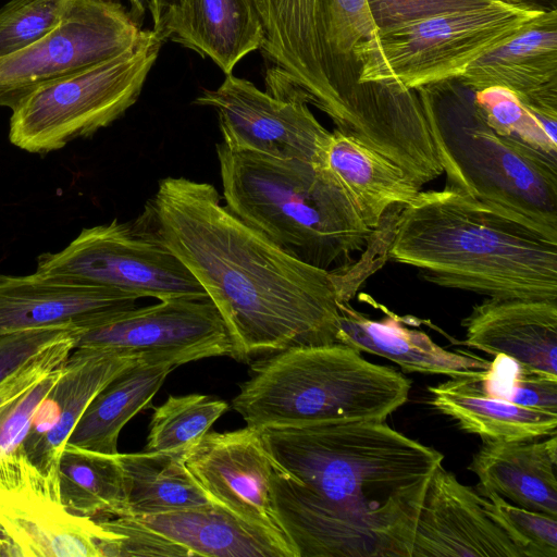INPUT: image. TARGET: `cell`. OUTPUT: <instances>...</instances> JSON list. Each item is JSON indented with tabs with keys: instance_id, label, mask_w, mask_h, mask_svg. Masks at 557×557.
Wrapping results in <instances>:
<instances>
[{
	"instance_id": "cell-17",
	"label": "cell",
	"mask_w": 557,
	"mask_h": 557,
	"mask_svg": "<svg viewBox=\"0 0 557 557\" xmlns=\"http://www.w3.org/2000/svg\"><path fill=\"white\" fill-rule=\"evenodd\" d=\"M139 360L144 359L113 350L74 348L37 408L21 451L42 472H58L63 447L88 405Z\"/></svg>"
},
{
	"instance_id": "cell-37",
	"label": "cell",
	"mask_w": 557,
	"mask_h": 557,
	"mask_svg": "<svg viewBox=\"0 0 557 557\" xmlns=\"http://www.w3.org/2000/svg\"><path fill=\"white\" fill-rule=\"evenodd\" d=\"M63 364L49 372L0 410V458L21 450L35 412L59 379Z\"/></svg>"
},
{
	"instance_id": "cell-25",
	"label": "cell",
	"mask_w": 557,
	"mask_h": 557,
	"mask_svg": "<svg viewBox=\"0 0 557 557\" xmlns=\"http://www.w3.org/2000/svg\"><path fill=\"white\" fill-rule=\"evenodd\" d=\"M324 163L371 231H376L389 212L410 203L422 190L396 163L336 129L329 137Z\"/></svg>"
},
{
	"instance_id": "cell-18",
	"label": "cell",
	"mask_w": 557,
	"mask_h": 557,
	"mask_svg": "<svg viewBox=\"0 0 557 557\" xmlns=\"http://www.w3.org/2000/svg\"><path fill=\"white\" fill-rule=\"evenodd\" d=\"M458 79L472 91L504 87L535 110L557 115V10L536 13Z\"/></svg>"
},
{
	"instance_id": "cell-38",
	"label": "cell",
	"mask_w": 557,
	"mask_h": 557,
	"mask_svg": "<svg viewBox=\"0 0 557 557\" xmlns=\"http://www.w3.org/2000/svg\"><path fill=\"white\" fill-rule=\"evenodd\" d=\"M74 324L0 333V384L50 346L73 335Z\"/></svg>"
},
{
	"instance_id": "cell-16",
	"label": "cell",
	"mask_w": 557,
	"mask_h": 557,
	"mask_svg": "<svg viewBox=\"0 0 557 557\" xmlns=\"http://www.w3.org/2000/svg\"><path fill=\"white\" fill-rule=\"evenodd\" d=\"M411 557H522L484 507V497L441 466L417 521Z\"/></svg>"
},
{
	"instance_id": "cell-14",
	"label": "cell",
	"mask_w": 557,
	"mask_h": 557,
	"mask_svg": "<svg viewBox=\"0 0 557 557\" xmlns=\"http://www.w3.org/2000/svg\"><path fill=\"white\" fill-rule=\"evenodd\" d=\"M194 102L215 110L222 143L233 150L281 160L324 161L331 132L301 100L262 91L232 73Z\"/></svg>"
},
{
	"instance_id": "cell-6",
	"label": "cell",
	"mask_w": 557,
	"mask_h": 557,
	"mask_svg": "<svg viewBox=\"0 0 557 557\" xmlns=\"http://www.w3.org/2000/svg\"><path fill=\"white\" fill-rule=\"evenodd\" d=\"M410 388L400 372L337 342L256 360L232 406L256 429L385 421L408 400Z\"/></svg>"
},
{
	"instance_id": "cell-1",
	"label": "cell",
	"mask_w": 557,
	"mask_h": 557,
	"mask_svg": "<svg viewBox=\"0 0 557 557\" xmlns=\"http://www.w3.org/2000/svg\"><path fill=\"white\" fill-rule=\"evenodd\" d=\"M259 430L276 512L297 557H411L442 453L385 421Z\"/></svg>"
},
{
	"instance_id": "cell-11",
	"label": "cell",
	"mask_w": 557,
	"mask_h": 557,
	"mask_svg": "<svg viewBox=\"0 0 557 557\" xmlns=\"http://www.w3.org/2000/svg\"><path fill=\"white\" fill-rule=\"evenodd\" d=\"M148 30L119 1L76 0L47 35L0 58V108L13 109L42 84L133 49Z\"/></svg>"
},
{
	"instance_id": "cell-29",
	"label": "cell",
	"mask_w": 557,
	"mask_h": 557,
	"mask_svg": "<svg viewBox=\"0 0 557 557\" xmlns=\"http://www.w3.org/2000/svg\"><path fill=\"white\" fill-rule=\"evenodd\" d=\"M117 454L65 444L58 462V483L69 511L91 519L125 516L124 478Z\"/></svg>"
},
{
	"instance_id": "cell-34",
	"label": "cell",
	"mask_w": 557,
	"mask_h": 557,
	"mask_svg": "<svg viewBox=\"0 0 557 557\" xmlns=\"http://www.w3.org/2000/svg\"><path fill=\"white\" fill-rule=\"evenodd\" d=\"M76 0H11L0 9V58L52 30Z\"/></svg>"
},
{
	"instance_id": "cell-28",
	"label": "cell",
	"mask_w": 557,
	"mask_h": 557,
	"mask_svg": "<svg viewBox=\"0 0 557 557\" xmlns=\"http://www.w3.org/2000/svg\"><path fill=\"white\" fill-rule=\"evenodd\" d=\"M124 478L125 516H148L212 502L185 465V456L165 453L117 454Z\"/></svg>"
},
{
	"instance_id": "cell-10",
	"label": "cell",
	"mask_w": 557,
	"mask_h": 557,
	"mask_svg": "<svg viewBox=\"0 0 557 557\" xmlns=\"http://www.w3.org/2000/svg\"><path fill=\"white\" fill-rule=\"evenodd\" d=\"M36 272L159 300L209 298L185 264L135 224L113 220L84 228L63 250L45 253Z\"/></svg>"
},
{
	"instance_id": "cell-20",
	"label": "cell",
	"mask_w": 557,
	"mask_h": 557,
	"mask_svg": "<svg viewBox=\"0 0 557 557\" xmlns=\"http://www.w3.org/2000/svg\"><path fill=\"white\" fill-rule=\"evenodd\" d=\"M461 325L467 346L557 376V300L488 297Z\"/></svg>"
},
{
	"instance_id": "cell-8",
	"label": "cell",
	"mask_w": 557,
	"mask_h": 557,
	"mask_svg": "<svg viewBox=\"0 0 557 557\" xmlns=\"http://www.w3.org/2000/svg\"><path fill=\"white\" fill-rule=\"evenodd\" d=\"M164 42L151 28L133 49L37 87L11 109L10 141L45 154L109 126L137 101Z\"/></svg>"
},
{
	"instance_id": "cell-9",
	"label": "cell",
	"mask_w": 557,
	"mask_h": 557,
	"mask_svg": "<svg viewBox=\"0 0 557 557\" xmlns=\"http://www.w3.org/2000/svg\"><path fill=\"white\" fill-rule=\"evenodd\" d=\"M537 11L499 3L380 30L363 50L361 83L414 90L458 78L513 36Z\"/></svg>"
},
{
	"instance_id": "cell-21",
	"label": "cell",
	"mask_w": 557,
	"mask_h": 557,
	"mask_svg": "<svg viewBox=\"0 0 557 557\" xmlns=\"http://www.w3.org/2000/svg\"><path fill=\"white\" fill-rule=\"evenodd\" d=\"M157 32L211 59L225 75L263 40L252 0H173Z\"/></svg>"
},
{
	"instance_id": "cell-36",
	"label": "cell",
	"mask_w": 557,
	"mask_h": 557,
	"mask_svg": "<svg viewBox=\"0 0 557 557\" xmlns=\"http://www.w3.org/2000/svg\"><path fill=\"white\" fill-rule=\"evenodd\" d=\"M373 23L385 30L404 24L470 9L505 3L500 0H366ZM508 4V3H507Z\"/></svg>"
},
{
	"instance_id": "cell-4",
	"label": "cell",
	"mask_w": 557,
	"mask_h": 557,
	"mask_svg": "<svg viewBox=\"0 0 557 557\" xmlns=\"http://www.w3.org/2000/svg\"><path fill=\"white\" fill-rule=\"evenodd\" d=\"M386 257L442 287L557 300V230L446 188L395 213Z\"/></svg>"
},
{
	"instance_id": "cell-3",
	"label": "cell",
	"mask_w": 557,
	"mask_h": 557,
	"mask_svg": "<svg viewBox=\"0 0 557 557\" xmlns=\"http://www.w3.org/2000/svg\"><path fill=\"white\" fill-rule=\"evenodd\" d=\"M272 66L267 91L325 113L335 129L401 169L428 151L431 136L416 90L361 83L362 54L377 29L366 0H252Z\"/></svg>"
},
{
	"instance_id": "cell-7",
	"label": "cell",
	"mask_w": 557,
	"mask_h": 557,
	"mask_svg": "<svg viewBox=\"0 0 557 557\" xmlns=\"http://www.w3.org/2000/svg\"><path fill=\"white\" fill-rule=\"evenodd\" d=\"M414 90L446 189L557 230V158L497 134L458 78Z\"/></svg>"
},
{
	"instance_id": "cell-30",
	"label": "cell",
	"mask_w": 557,
	"mask_h": 557,
	"mask_svg": "<svg viewBox=\"0 0 557 557\" xmlns=\"http://www.w3.org/2000/svg\"><path fill=\"white\" fill-rule=\"evenodd\" d=\"M145 451L185 456L228 409L207 395L169 396L153 408Z\"/></svg>"
},
{
	"instance_id": "cell-15",
	"label": "cell",
	"mask_w": 557,
	"mask_h": 557,
	"mask_svg": "<svg viewBox=\"0 0 557 557\" xmlns=\"http://www.w3.org/2000/svg\"><path fill=\"white\" fill-rule=\"evenodd\" d=\"M185 465L212 502L271 533L297 557L276 512L274 469L259 429L208 432L185 455Z\"/></svg>"
},
{
	"instance_id": "cell-24",
	"label": "cell",
	"mask_w": 557,
	"mask_h": 557,
	"mask_svg": "<svg viewBox=\"0 0 557 557\" xmlns=\"http://www.w3.org/2000/svg\"><path fill=\"white\" fill-rule=\"evenodd\" d=\"M133 518L184 547L191 556L296 557L295 552L274 535L214 502Z\"/></svg>"
},
{
	"instance_id": "cell-12",
	"label": "cell",
	"mask_w": 557,
	"mask_h": 557,
	"mask_svg": "<svg viewBox=\"0 0 557 557\" xmlns=\"http://www.w3.org/2000/svg\"><path fill=\"white\" fill-rule=\"evenodd\" d=\"M73 333L75 348L113 350L176 368L233 352L226 325L210 298L164 299L97 315L75 323Z\"/></svg>"
},
{
	"instance_id": "cell-41",
	"label": "cell",
	"mask_w": 557,
	"mask_h": 557,
	"mask_svg": "<svg viewBox=\"0 0 557 557\" xmlns=\"http://www.w3.org/2000/svg\"><path fill=\"white\" fill-rule=\"evenodd\" d=\"M508 4L519 5L537 12L557 10V0H500Z\"/></svg>"
},
{
	"instance_id": "cell-39",
	"label": "cell",
	"mask_w": 557,
	"mask_h": 557,
	"mask_svg": "<svg viewBox=\"0 0 557 557\" xmlns=\"http://www.w3.org/2000/svg\"><path fill=\"white\" fill-rule=\"evenodd\" d=\"M75 348L74 334L40 352L0 384V410L52 370L63 364Z\"/></svg>"
},
{
	"instance_id": "cell-23",
	"label": "cell",
	"mask_w": 557,
	"mask_h": 557,
	"mask_svg": "<svg viewBox=\"0 0 557 557\" xmlns=\"http://www.w3.org/2000/svg\"><path fill=\"white\" fill-rule=\"evenodd\" d=\"M483 443L468 467L479 479L476 492L557 518V434Z\"/></svg>"
},
{
	"instance_id": "cell-13",
	"label": "cell",
	"mask_w": 557,
	"mask_h": 557,
	"mask_svg": "<svg viewBox=\"0 0 557 557\" xmlns=\"http://www.w3.org/2000/svg\"><path fill=\"white\" fill-rule=\"evenodd\" d=\"M0 527L21 557H103L115 536L69 511L58 472H42L21 450L0 458Z\"/></svg>"
},
{
	"instance_id": "cell-42",
	"label": "cell",
	"mask_w": 557,
	"mask_h": 557,
	"mask_svg": "<svg viewBox=\"0 0 557 557\" xmlns=\"http://www.w3.org/2000/svg\"><path fill=\"white\" fill-rule=\"evenodd\" d=\"M0 557H21V553L0 527Z\"/></svg>"
},
{
	"instance_id": "cell-31",
	"label": "cell",
	"mask_w": 557,
	"mask_h": 557,
	"mask_svg": "<svg viewBox=\"0 0 557 557\" xmlns=\"http://www.w3.org/2000/svg\"><path fill=\"white\" fill-rule=\"evenodd\" d=\"M473 100L497 134L557 158V115L535 110L504 87L473 91Z\"/></svg>"
},
{
	"instance_id": "cell-27",
	"label": "cell",
	"mask_w": 557,
	"mask_h": 557,
	"mask_svg": "<svg viewBox=\"0 0 557 557\" xmlns=\"http://www.w3.org/2000/svg\"><path fill=\"white\" fill-rule=\"evenodd\" d=\"M176 367L139 360L109 382L91 400L66 443L116 455L125 424L143 410Z\"/></svg>"
},
{
	"instance_id": "cell-22",
	"label": "cell",
	"mask_w": 557,
	"mask_h": 557,
	"mask_svg": "<svg viewBox=\"0 0 557 557\" xmlns=\"http://www.w3.org/2000/svg\"><path fill=\"white\" fill-rule=\"evenodd\" d=\"M337 342L392 360L409 373L480 377L491 363L471 352L446 350L426 333L407 327L393 312L373 320L349 302H339Z\"/></svg>"
},
{
	"instance_id": "cell-43",
	"label": "cell",
	"mask_w": 557,
	"mask_h": 557,
	"mask_svg": "<svg viewBox=\"0 0 557 557\" xmlns=\"http://www.w3.org/2000/svg\"><path fill=\"white\" fill-rule=\"evenodd\" d=\"M131 5V12L133 15L139 20L143 17L146 11L145 4L141 2V0H128Z\"/></svg>"
},
{
	"instance_id": "cell-5",
	"label": "cell",
	"mask_w": 557,
	"mask_h": 557,
	"mask_svg": "<svg viewBox=\"0 0 557 557\" xmlns=\"http://www.w3.org/2000/svg\"><path fill=\"white\" fill-rule=\"evenodd\" d=\"M225 207L292 257L331 271L372 239L323 162L281 160L216 144Z\"/></svg>"
},
{
	"instance_id": "cell-32",
	"label": "cell",
	"mask_w": 557,
	"mask_h": 557,
	"mask_svg": "<svg viewBox=\"0 0 557 557\" xmlns=\"http://www.w3.org/2000/svg\"><path fill=\"white\" fill-rule=\"evenodd\" d=\"M494 357L476 377L485 393L523 407L557 412V376L532 370L504 355Z\"/></svg>"
},
{
	"instance_id": "cell-40",
	"label": "cell",
	"mask_w": 557,
	"mask_h": 557,
	"mask_svg": "<svg viewBox=\"0 0 557 557\" xmlns=\"http://www.w3.org/2000/svg\"><path fill=\"white\" fill-rule=\"evenodd\" d=\"M146 10L149 11L152 21V29L158 30L161 25L162 16L173 0H141Z\"/></svg>"
},
{
	"instance_id": "cell-2",
	"label": "cell",
	"mask_w": 557,
	"mask_h": 557,
	"mask_svg": "<svg viewBox=\"0 0 557 557\" xmlns=\"http://www.w3.org/2000/svg\"><path fill=\"white\" fill-rule=\"evenodd\" d=\"M164 244L219 310L232 358L337 343L339 302L330 271L283 251L221 205L216 188L185 177L158 184L134 223Z\"/></svg>"
},
{
	"instance_id": "cell-19",
	"label": "cell",
	"mask_w": 557,
	"mask_h": 557,
	"mask_svg": "<svg viewBox=\"0 0 557 557\" xmlns=\"http://www.w3.org/2000/svg\"><path fill=\"white\" fill-rule=\"evenodd\" d=\"M139 297L35 272L0 275V333L75 324L135 308Z\"/></svg>"
},
{
	"instance_id": "cell-26",
	"label": "cell",
	"mask_w": 557,
	"mask_h": 557,
	"mask_svg": "<svg viewBox=\"0 0 557 557\" xmlns=\"http://www.w3.org/2000/svg\"><path fill=\"white\" fill-rule=\"evenodd\" d=\"M430 404L483 442L528 441L557 434V412L523 407L485 393L476 377L430 386Z\"/></svg>"
},
{
	"instance_id": "cell-35",
	"label": "cell",
	"mask_w": 557,
	"mask_h": 557,
	"mask_svg": "<svg viewBox=\"0 0 557 557\" xmlns=\"http://www.w3.org/2000/svg\"><path fill=\"white\" fill-rule=\"evenodd\" d=\"M104 529L115 533L103 557L168 556L190 557L184 547L139 523L131 516L96 519Z\"/></svg>"
},
{
	"instance_id": "cell-33",
	"label": "cell",
	"mask_w": 557,
	"mask_h": 557,
	"mask_svg": "<svg viewBox=\"0 0 557 557\" xmlns=\"http://www.w3.org/2000/svg\"><path fill=\"white\" fill-rule=\"evenodd\" d=\"M483 496L488 516L522 557H557V518L516 506L495 493Z\"/></svg>"
}]
</instances>
